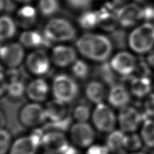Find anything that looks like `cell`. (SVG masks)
I'll return each mask as SVG.
<instances>
[{"label": "cell", "instance_id": "obj_6", "mask_svg": "<svg viewBox=\"0 0 154 154\" xmlns=\"http://www.w3.org/2000/svg\"><path fill=\"white\" fill-rule=\"evenodd\" d=\"M128 44L138 54L149 51L154 45L153 24L146 23L134 29L129 35Z\"/></svg>", "mask_w": 154, "mask_h": 154}, {"label": "cell", "instance_id": "obj_37", "mask_svg": "<svg viewBox=\"0 0 154 154\" xmlns=\"http://www.w3.org/2000/svg\"><path fill=\"white\" fill-rule=\"evenodd\" d=\"M93 0H66L69 7L76 10L86 11L91 6Z\"/></svg>", "mask_w": 154, "mask_h": 154}, {"label": "cell", "instance_id": "obj_22", "mask_svg": "<svg viewBox=\"0 0 154 154\" xmlns=\"http://www.w3.org/2000/svg\"><path fill=\"white\" fill-rule=\"evenodd\" d=\"M21 45L29 48H49L51 42L45 37L44 34H41L36 31H25L20 35L19 38Z\"/></svg>", "mask_w": 154, "mask_h": 154}, {"label": "cell", "instance_id": "obj_41", "mask_svg": "<svg viewBox=\"0 0 154 154\" xmlns=\"http://www.w3.org/2000/svg\"><path fill=\"white\" fill-rule=\"evenodd\" d=\"M0 124H1V128H5L7 125V117L2 109L0 111Z\"/></svg>", "mask_w": 154, "mask_h": 154}, {"label": "cell", "instance_id": "obj_31", "mask_svg": "<svg viewBox=\"0 0 154 154\" xmlns=\"http://www.w3.org/2000/svg\"><path fill=\"white\" fill-rule=\"evenodd\" d=\"M143 143L140 134L136 133H126L125 143V150L126 152L133 153L139 152Z\"/></svg>", "mask_w": 154, "mask_h": 154}, {"label": "cell", "instance_id": "obj_18", "mask_svg": "<svg viewBox=\"0 0 154 154\" xmlns=\"http://www.w3.org/2000/svg\"><path fill=\"white\" fill-rule=\"evenodd\" d=\"M131 97L130 91L125 85L122 84L112 85L107 96L109 105L112 108L120 109L129 106Z\"/></svg>", "mask_w": 154, "mask_h": 154}, {"label": "cell", "instance_id": "obj_9", "mask_svg": "<svg viewBox=\"0 0 154 154\" xmlns=\"http://www.w3.org/2000/svg\"><path fill=\"white\" fill-rule=\"evenodd\" d=\"M18 118L24 127L37 128L47 121L45 107L38 103H28L20 109Z\"/></svg>", "mask_w": 154, "mask_h": 154}, {"label": "cell", "instance_id": "obj_40", "mask_svg": "<svg viewBox=\"0 0 154 154\" xmlns=\"http://www.w3.org/2000/svg\"><path fill=\"white\" fill-rule=\"evenodd\" d=\"M143 20L149 23L154 20V6L152 5L147 4L143 8Z\"/></svg>", "mask_w": 154, "mask_h": 154}, {"label": "cell", "instance_id": "obj_35", "mask_svg": "<svg viewBox=\"0 0 154 154\" xmlns=\"http://www.w3.org/2000/svg\"><path fill=\"white\" fill-rule=\"evenodd\" d=\"M13 142L12 137L10 132L5 128H1V132H0V154H8Z\"/></svg>", "mask_w": 154, "mask_h": 154}, {"label": "cell", "instance_id": "obj_19", "mask_svg": "<svg viewBox=\"0 0 154 154\" xmlns=\"http://www.w3.org/2000/svg\"><path fill=\"white\" fill-rule=\"evenodd\" d=\"M51 60L57 66L67 67L76 61V52L72 47L56 46L52 50Z\"/></svg>", "mask_w": 154, "mask_h": 154}, {"label": "cell", "instance_id": "obj_43", "mask_svg": "<svg viewBox=\"0 0 154 154\" xmlns=\"http://www.w3.org/2000/svg\"><path fill=\"white\" fill-rule=\"evenodd\" d=\"M128 0H112V4H113L117 8H120L123 6V5L127 2Z\"/></svg>", "mask_w": 154, "mask_h": 154}, {"label": "cell", "instance_id": "obj_39", "mask_svg": "<svg viewBox=\"0 0 154 154\" xmlns=\"http://www.w3.org/2000/svg\"><path fill=\"white\" fill-rule=\"evenodd\" d=\"M111 152L106 145L93 144L89 148L85 154H110Z\"/></svg>", "mask_w": 154, "mask_h": 154}, {"label": "cell", "instance_id": "obj_38", "mask_svg": "<svg viewBox=\"0 0 154 154\" xmlns=\"http://www.w3.org/2000/svg\"><path fill=\"white\" fill-rule=\"evenodd\" d=\"M143 109L144 114L147 118L154 119V93H151L145 98Z\"/></svg>", "mask_w": 154, "mask_h": 154}, {"label": "cell", "instance_id": "obj_26", "mask_svg": "<svg viewBox=\"0 0 154 154\" xmlns=\"http://www.w3.org/2000/svg\"><path fill=\"white\" fill-rule=\"evenodd\" d=\"M94 74L95 76L102 80L106 83L113 85L115 82L116 73L112 69L110 64L107 62L100 63V65L94 68Z\"/></svg>", "mask_w": 154, "mask_h": 154}, {"label": "cell", "instance_id": "obj_46", "mask_svg": "<svg viewBox=\"0 0 154 154\" xmlns=\"http://www.w3.org/2000/svg\"><path fill=\"white\" fill-rule=\"evenodd\" d=\"M128 154H146L141 152H133V153H128Z\"/></svg>", "mask_w": 154, "mask_h": 154}, {"label": "cell", "instance_id": "obj_28", "mask_svg": "<svg viewBox=\"0 0 154 154\" xmlns=\"http://www.w3.org/2000/svg\"><path fill=\"white\" fill-rule=\"evenodd\" d=\"M26 87L22 80L8 82L5 94L12 100H19L26 94Z\"/></svg>", "mask_w": 154, "mask_h": 154}, {"label": "cell", "instance_id": "obj_45", "mask_svg": "<svg viewBox=\"0 0 154 154\" xmlns=\"http://www.w3.org/2000/svg\"><path fill=\"white\" fill-rule=\"evenodd\" d=\"M134 2H135L136 4H144V3L145 2V0H134Z\"/></svg>", "mask_w": 154, "mask_h": 154}, {"label": "cell", "instance_id": "obj_8", "mask_svg": "<svg viewBox=\"0 0 154 154\" xmlns=\"http://www.w3.org/2000/svg\"><path fill=\"white\" fill-rule=\"evenodd\" d=\"M44 133L40 128H34L28 135L22 136L15 140L8 154H37L41 147Z\"/></svg>", "mask_w": 154, "mask_h": 154}, {"label": "cell", "instance_id": "obj_23", "mask_svg": "<svg viewBox=\"0 0 154 154\" xmlns=\"http://www.w3.org/2000/svg\"><path fill=\"white\" fill-rule=\"evenodd\" d=\"M126 134L120 129L114 130L108 134L106 145L111 153L122 154L125 152V143Z\"/></svg>", "mask_w": 154, "mask_h": 154}, {"label": "cell", "instance_id": "obj_34", "mask_svg": "<svg viewBox=\"0 0 154 154\" xmlns=\"http://www.w3.org/2000/svg\"><path fill=\"white\" fill-rule=\"evenodd\" d=\"M109 38L112 41L113 46L116 48L122 49L126 48L127 45V35L123 29H116L111 32Z\"/></svg>", "mask_w": 154, "mask_h": 154}, {"label": "cell", "instance_id": "obj_16", "mask_svg": "<svg viewBox=\"0 0 154 154\" xmlns=\"http://www.w3.org/2000/svg\"><path fill=\"white\" fill-rule=\"evenodd\" d=\"M24 51L23 45L19 43L6 44L1 48L2 62L9 68H16L23 62Z\"/></svg>", "mask_w": 154, "mask_h": 154}, {"label": "cell", "instance_id": "obj_21", "mask_svg": "<svg viewBox=\"0 0 154 154\" xmlns=\"http://www.w3.org/2000/svg\"><path fill=\"white\" fill-rule=\"evenodd\" d=\"M85 95L88 101L94 103L95 105H97L103 103L108 96V93L102 81L99 80H92L88 82L85 87Z\"/></svg>", "mask_w": 154, "mask_h": 154}, {"label": "cell", "instance_id": "obj_44", "mask_svg": "<svg viewBox=\"0 0 154 154\" xmlns=\"http://www.w3.org/2000/svg\"><path fill=\"white\" fill-rule=\"evenodd\" d=\"M16 2H20V3H24V4H26V3L31 2L32 0H16Z\"/></svg>", "mask_w": 154, "mask_h": 154}, {"label": "cell", "instance_id": "obj_17", "mask_svg": "<svg viewBox=\"0 0 154 154\" xmlns=\"http://www.w3.org/2000/svg\"><path fill=\"white\" fill-rule=\"evenodd\" d=\"M117 8L112 3H107L101 9L97 11L98 26L106 31L112 32L117 29L119 24L117 16Z\"/></svg>", "mask_w": 154, "mask_h": 154}, {"label": "cell", "instance_id": "obj_7", "mask_svg": "<svg viewBox=\"0 0 154 154\" xmlns=\"http://www.w3.org/2000/svg\"><path fill=\"white\" fill-rule=\"evenodd\" d=\"M68 104L54 99L47 102L45 111L47 121L53 130L62 131L69 126L70 119L68 116Z\"/></svg>", "mask_w": 154, "mask_h": 154}, {"label": "cell", "instance_id": "obj_12", "mask_svg": "<svg viewBox=\"0 0 154 154\" xmlns=\"http://www.w3.org/2000/svg\"><path fill=\"white\" fill-rule=\"evenodd\" d=\"M26 63L27 69L35 76H45L51 69L50 60L48 54L43 49H38L30 54Z\"/></svg>", "mask_w": 154, "mask_h": 154}, {"label": "cell", "instance_id": "obj_10", "mask_svg": "<svg viewBox=\"0 0 154 154\" xmlns=\"http://www.w3.org/2000/svg\"><path fill=\"white\" fill-rule=\"evenodd\" d=\"M118 124L120 129L125 133H135L141 128L143 122L147 118L138 109L127 106L120 109L118 116Z\"/></svg>", "mask_w": 154, "mask_h": 154}, {"label": "cell", "instance_id": "obj_13", "mask_svg": "<svg viewBox=\"0 0 154 154\" xmlns=\"http://www.w3.org/2000/svg\"><path fill=\"white\" fill-rule=\"evenodd\" d=\"M137 60L133 55L126 51L117 54L112 59L110 64L116 74L124 78L131 76L135 70Z\"/></svg>", "mask_w": 154, "mask_h": 154}, {"label": "cell", "instance_id": "obj_1", "mask_svg": "<svg viewBox=\"0 0 154 154\" xmlns=\"http://www.w3.org/2000/svg\"><path fill=\"white\" fill-rule=\"evenodd\" d=\"M76 46L84 57L97 62H105L111 56L113 44L102 35L86 33L76 41Z\"/></svg>", "mask_w": 154, "mask_h": 154}, {"label": "cell", "instance_id": "obj_33", "mask_svg": "<svg viewBox=\"0 0 154 154\" xmlns=\"http://www.w3.org/2000/svg\"><path fill=\"white\" fill-rule=\"evenodd\" d=\"M71 71L73 76L81 81L86 80L91 74V68L89 65L81 60H76L74 63L71 68Z\"/></svg>", "mask_w": 154, "mask_h": 154}, {"label": "cell", "instance_id": "obj_15", "mask_svg": "<svg viewBox=\"0 0 154 154\" xmlns=\"http://www.w3.org/2000/svg\"><path fill=\"white\" fill-rule=\"evenodd\" d=\"M50 87L45 79L38 78L29 82L26 87V96L31 102L42 103L49 97Z\"/></svg>", "mask_w": 154, "mask_h": 154}, {"label": "cell", "instance_id": "obj_36", "mask_svg": "<svg viewBox=\"0 0 154 154\" xmlns=\"http://www.w3.org/2000/svg\"><path fill=\"white\" fill-rule=\"evenodd\" d=\"M137 74V76H144L149 77L151 74V70L149 67V65L145 61L143 57H139L137 60L135 70Z\"/></svg>", "mask_w": 154, "mask_h": 154}, {"label": "cell", "instance_id": "obj_30", "mask_svg": "<svg viewBox=\"0 0 154 154\" xmlns=\"http://www.w3.org/2000/svg\"><path fill=\"white\" fill-rule=\"evenodd\" d=\"M38 8L41 14L45 17L56 14L60 10L58 0H38Z\"/></svg>", "mask_w": 154, "mask_h": 154}, {"label": "cell", "instance_id": "obj_29", "mask_svg": "<svg viewBox=\"0 0 154 154\" xmlns=\"http://www.w3.org/2000/svg\"><path fill=\"white\" fill-rule=\"evenodd\" d=\"M79 26L85 30H91L98 26V16L97 11H84L78 18Z\"/></svg>", "mask_w": 154, "mask_h": 154}, {"label": "cell", "instance_id": "obj_4", "mask_svg": "<svg viewBox=\"0 0 154 154\" xmlns=\"http://www.w3.org/2000/svg\"><path fill=\"white\" fill-rule=\"evenodd\" d=\"M41 147L47 154H76L63 131L50 129L44 133Z\"/></svg>", "mask_w": 154, "mask_h": 154}, {"label": "cell", "instance_id": "obj_32", "mask_svg": "<svg viewBox=\"0 0 154 154\" xmlns=\"http://www.w3.org/2000/svg\"><path fill=\"white\" fill-rule=\"evenodd\" d=\"M92 115V110L86 103H79L73 108L72 117L76 122H87Z\"/></svg>", "mask_w": 154, "mask_h": 154}, {"label": "cell", "instance_id": "obj_25", "mask_svg": "<svg viewBox=\"0 0 154 154\" xmlns=\"http://www.w3.org/2000/svg\"><path fill=\"white\" fill-rule=\"evenodd\" d=\"M140 135L143 145L147 147L154 148V119L147 118L141 126Z\"/></svg>", "mask_w": 154, "mask_h": 154}, {"label": "cell", "instance_id": "obj_20", "mask_svg": "<svg viewBox=\"0 0 154 154\" xmlns=\"http://www.w3.org/2000/svg\"><path fill=\"white\" fill-rule=\"evenodd\" d=\"M129 91L132 96L138 99L146 98L151 94L152 83L149 77L130 76Z\"/></svg>", "mask_w": 154, "mask_h": 154}, {"label": "cell", "instance_id": "obj_3", "mask_svg": "<svg viewBox=\"0 0 154 154\" xmlns=\"http://www.w3.org/2000/svg\"><path fill=\"white\" fill-rule=\"evenodd\" d=\"M51 89L54 99L66 104L75 101L79 93L76 81L65 74H60L54 77Z\"/></svg>", "mask_w": 154, "mask_h": 154}, {"label": "cell", "instance_id": "obj_27", "mask_svg": "<svg viewBox=\"0 0 154 154\" xmlns=\"http://www.w3.org/2000/svg\"><path fill=\"white\" fill-rule=\"evenodd\" d=\"M0 24V36L2 41L10 39L14 36L16 31V23L10 16L8 15L2 16Z\"/></svg>", "mask_w": 154, "mask_h": 154}, {"label": "cell", "instance_id": "obj_14", "mask_svg": "<svg viewBox=\"0 0 154 154\" xmlns=\"http://www.w3.org/2000/svg\"><path fill=\"white\" fill-rule=\"evenodd\" d=\"M117 16L120 25L128 28L143 20V8L136 3L126 4L117 10Z\"/></svg>", "mask_w": 154, "mask_h": 154}, {"label": "cell", "instance_id": "obj_5", "mask_svg": "<svg viewBox=\"0 0 154 154\" xmlns=\"http://www.w3.org/2000/svg\"><path fill=\"white\" fill-rule=\"evenodd\" d=\"M91 119L95 130L102 133H110L116 130L118 124L117 116L112 107L104 102L95 105Z\"/></svg>", "mask_w": 154, "mask_h": 154}, {"label": "cell", "instance_id": "obj_24", "mask_svg": "<svg viewBox=\"0 0 154 154\" xmlns=\"http://www.w3.org/2000/svg\"><path fill=\"white\" fill-rule=\"evenodd\" d=\"M37 11L31 5H24L17 12L16 23L24 29L29 28L37 20Z\"/></svg>", "mask_w": 154, "mask_h": 154}, {"label": "cell", "instance_id": "obj_11", "mask_svg": "<svg viewBox=\"0 0 154 154\" xmlns=\"http://www.w3.org/2000/svg\"><path fill=\"white\" fill-rule=\"evenodd\" d=\"M70 140L75 146L89 148L96 138L95 128L88 122H75L70 127Z\"/></svg>", "mask_w": 154, "mask_h": 154}, {"label": "cell", "instance_id": "obj_2", "mask_svg": "<svg viewBox=\"0 0 154 154\" xmlns=\"http://www.w3.org/2000/svg\"><path fill=\"white\" fill-rule=\"evenodd\" d=\"M43 34L51 43L62 42L75 40L76 31L69 20L63 18H54L45 24Z\"/></svg>", "mask_w": 154, "mask_h": 154}, {"label": "cell", "instance_id": "obj_42", "mask_svg": "<svg viewBox=\"0 0 154 154\" xmlns=\"http://www.w3.org/2000/svg\"><path fill=\"white\" fill-rule=\"evenodd\" d=\"M147 60L149 65H150L151 66L154 68V51H152L149 54V56H147Z\"/></svg>", "mask_w": 154, "mask_h": 154}]
</instances>
